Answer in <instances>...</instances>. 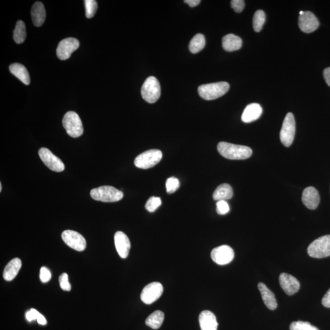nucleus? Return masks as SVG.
Here are the masks:
<instances>
[{
	"label": "nucleus",
	"mask_w": 330,
	"mask_h": 330,
	"mask_svg": "<svg viewBox=\"0 0 330 330\" xmlns=\"http://www.w3.org/2000/svg\"><path fill=\"white\" fill-rule=\"evenodd\" d=\"M303 14H304V12L302 11V10L300 12V15H302Z\"/></svg>",
	"instance_id": "nucleus-44"
},
{
	"label": "nucleus",
	"mask_w": 330,
	"mask_h": 330,
	"mask_svg": "<svg viewBox=\"0 0 330 330\" xmlns=\"http://www.w3.org/2000/svg\"><path fill=\"white\" fill-rule=\"evenodd\" d=\"M302 199L305 206L311 210L316 209L320 202V197L318 190L313 187H309L304 190Z\"/></svg>",
	"instance_id": "nucleus-17"
},
{
	"label": "nucleus",
	"mask_w": 330,
	"mask_h": 330,
	"mask_svg": "<svg viewBox=\"0 0 330 330\" xmlns=\"http://www.w3.org/2000/svg\"><path fill=\"white\" fill-rule=\"evenodd\" d=\"M26 37V27L24 22L18 21L14 31V39L17 44H22Z\"/></svg>",
	"instance_id": "nucleus-28"
},
{
	"label": "nucleus",
	"mask_w": 330,
	"mask_h": 330,
	"mask_svg": "<svg viewBox=\"0 0 330 330\" xmlns=\"http://www.w3.org/2000/svg\"><path fill=\"white\" fill-rule=\"evenodd\" d=\"M39 155L42 162H43L50 170L55 172H62L65 170V165L60 158L53 154L50 150L47 148H42L39 150Z\"/></svg>",
	"instance_id": "nucleus-10"
},
{
	"label": "nucleus",
	"mask_w": 330,
	"mask_h": 330,
	"mask_svg": "<svg viewBox=\"0 0 330 330\" xmlns=\"http://www.w3.org/2000/svg\"><path fill=\"white\" fill-rule=\"evenodd\" d=\"M231 7L235 11L240 13L243 11L245 7V1L243 0H232L231 2Z\"/></svg>",
	"instance_id": "nucleus-37"
},
{
	"label": "nucleus",
	"mask_w": 330,
	"mask_h": 330,
	"mask_svg": "<svg viewBox=\"0 0 330 330\" xmlns=\"http://www.w3.org/2000/svg\"><path fill=\"white\" fill-rule=\"evenodd\" d=\"M22 267V261L19 258L13 259L5 267L3 278L7 281L13 280L17 275L18 271Z\"/></svg>",
	"instance_id": "nucleus-22"
},
{
	"label": "nucleus",
	"mask_w": 330,
	"mask_h": 330,
	"mask_svg": "<svg viewBox=\"0 0 330 330\" xmlns=\"http://www.w3.org/2000/svg\"><path fill=\"white\" fill-rule=\"evenodd\" d=\"M322 303L325 307L330 308V289L327 291L322 300Z\"/></svg>",
	"instance_id": "nucleus-39"
},
{
	"label": "nucleus",
	"mask_w": 330,
	"mask_h": 330,
	"mask_svg": "<svg viewBox=\"0 0 330 330\" xmlns=\"http://www.w3.org/2000/svg\"><path fill=\"white\" fill-rule=\"evenodd\" d=\"M242 46V39L235 34H227L222 39L223 48L227 52L236 51L241 48Z\"/></svg>",
	"instance_id": "nucleus-23"
},
{
	"label": "nucleus",
	"mask_w": 330,
	"mask_h": 330,
	"mask_svg": "<svg viewBox=\"0 0 330 330\" xmlns=\"http://www.w3.org/2000/svg\"><path fill=\"white\" fill-rule=\"evenodd\" d=\"M265 22V14L262 10H258L253 17V28L256 32H260Z\"/></svg>",
	"instance_id": "nucleus-29"
},
{
	"label": "nucleus",
	"mask_w": 330,
	"mask_h": 330,
	"mask_svg": "<svg viewBox=\"0 0 330 330\" xmlns=\"http://www.w3.org/2000/svg\"><path fill=\"white\" fill-rule=\"evenodd\" d=\"M10 72L26 85L30 83V75L24 66L19 63H14L9 66Z\"/></svg>",
	"instance_id": "nucleus-24"
},
{
	"label": "nucleus",
	"mask_w": 330,
	"mask_h": 330,
	"mask_svg": "<svg viewBox=\"0 0 330 330\" xmlns=\"http://www.w3.org/2000/svg\"><path fill=\"white\" fill-rule=\"evenodd\" d=\"M184 2L189 4L190 7H194L199 4L200 1V0H185Z\"/></svg>",
	"instance_id": "nucleus-41"
},
{
	"label": "nucleus",
	"mask_w": 330,
	"mask_h": 330,
	"mask_svg": "<svg viewBox=\"0 0 330 330\" xmlns=\"http://www.w3.org/2000/svg\"><path fill=\"white\" fill-rule=\"evenodd\" d=\"M295 134V121L292 113H287L282 123L280 131V139L282 144L289 147L294 141Z\"/></svg>",
	"instance_id": "nucleus-8"
},
{
	"label": "nucleus",
	"mask_w": 330,
	"mask_h": 330,
	"mask_svg": "<svg viewBox=\"0 0 330 330\" xmlns=\"http://www.w3.org/2000/svg\"><path fill=\"white\" fill-rule=\"evenodd\" d=\"M60 286L65 291H70L71 285L68 281V278L67 273H64L61 274L59 278Z\"/></svg>",
	"instance_id": "nucleus-35"
},
{
	"label": "nucleus",
	"mask_w": 330,
	"mask_h": 330,
	"mask_svg": "<svg viewBox=\"0 0 330 330\" xmlns=\"http://www.w3.org/2000/svg\"><path fill=\"white\" fill-rule=\"evenodd\" d=\"M279 283L285 293L288 295H292L299 290L300 284L299 281L294 276L286 273H282L279 275Z\"/></svg>",
	"instance_id": "nucleus-15"
},
{
	"label": "nucleus",
	"mask_w": 330,
	"mask_h": 330,
	"mask_svg": "<svg viewBox=\"0 0 330 330\" xmlns=\"http://www.w3.org/2000/svg\"><path fill=\"white\" fill-rule=\"evenodd\" d=\"M229 84L225 81L202 84L198 87V93L206 100H215L224 96L229 89Z\"/></svg>",
	"instance_id": "nucleus-2"
},
{
	"label": "nucleus",
	"mask_w": 330,
	"mask_h": 330,
	"mask_svg": "<svg viewBox=\"0 0 330 330\" xmlns=\"http://www.w3.org/2000/svg\"><path fill=\"white\" fill-rule=\"evenodd\" d=\"M62 239L67 246L78 252H83L86 249V242L82 235L78 232L66 230L63 232Z\"/></svg>",
	"instance_id": "nucleus-11"
},
{
	"label": "nucleus",
	"mask_w": 330,
	"mask_h": 330,
	"mask_svg": "<svg viewBox=\"0 0 330 330\" xmlns=\"http://www.w3.org/2000/svg\"><path fill=\"white\" fill-rule=\"evenodd\" d=\"M263 113L261 105L256 103L248 105L243 112L242 120L245 123H250L258 120Z\"/></svg>",
	"instance_id": "nucleus-19"
},
{
	"label": "nucleus",
	"mask_w": 330,
	"mask_h": 330,
	"mask_svg": "<svg viewBox=\"0 0 330 330\" xmlns=\"http://www.w3.org/2000/svg\"><path fill=\"white\" fill-rule=\"evenodd\" d=\"M39 314L40 313H39L38 311L36 310L35 309H31V310L26 313L25 316L26 320L29 322L37 320Z\"/></svg>",
	"instance_id": "nucleus-38"
},
{
	"label": "nucleus",
	"mask_w": 330,
	"mask_h": 330,
	"mask_svg": "<svg viewBox=\"0 0 330 330\" xmlns=\"http://www.w3.org/2000/svg\"><path fill=\"white\" fill-rule=\"evenodd\" d=\"M180 187V182L178 179L171 177L168 178L166 182V192L169 194H173L177 191Z\"/></svg>",
	"instance_id": "nucleus-33"
},
{
	"label": "nucleus",
	"mask_w": 330,
	"mask_h": 330,
	"mask_svg": "<svg viewBox=\"0 0 330 330\" xmlns=\"http://www.w3.org/2000/svg\"><path fill=\"white\" fill-rule=\"evenodd\" d=\"M298 25L303 32L311 33L319 28V22L313 12L306 11L302 15H300L298 18Z\"/></svg>",
	"instance_id": "nucleus-14"
},
{
	"label": "nucleus",
	"mask_w": 330,
	"mask_h": 330,
	"mask_svg": "<svg viewBox=\"0 0 330 330\" xmlns=\"http://www.w3.org/2000/svg\"><path fill=\"white\" fill-rule=\"evenodd\" d=\"M216 212H217L219 215H226L229 212V211H230V208H229V205L228 203L226 202V200H218V201L216 202Z\"/></svg>",
	"instance_id": "nucleus-34"
},
{
	"label": "nucleus",
	"mask_w": 330,
	"mask_h": 330,
	"mask_svg": "<svg viewBox=\"0 0 330 330\" xmlns=\"http://www.w3.org/2000/svg\"><path fill=\"white\" fill-rule=\"evenodd\" d=\"M234 258V250L228 245L216 247L211 252V258L218 265H226L232 262Z\"/></svg>",
	"instance_id": "nucleus-12"
},
{
	"label": "nucleus",
	"mask_w": 330,
	"mask_h": 330,
	"mask_svg": "<svg viewBox=\"0 0 330 330\" xmlns=\"http://www.w3.org/2000/svg\"><path fill=\"white\" fill-rule=\"evenodd\" d=\"M308 253L314 258H324L330 256V235L319 237L311 243Z\"/></svg>",
	"instance_id": "nucleus-6"
},
{
	"label": "nucleus",
	"mask_w": 330,
	"mask_h": 330,
	"mask_svg": "<svg viewBox=\"0 0 330 330\" xmlns=\"http://www.w3.org/2000/svg\"><path fill=\"white\" fill-rule=\"evenodd\" d=\"M161 205H162V200H161L160 198L152 197L147 200L145 207L149 212H154Z\"/></svg>",
	"instance_id": "nucleus-32"
},
{
	"label": "nucleus",
	"mask_w": 330,
	"mask_h": 330,
	"mask_svg": "<svg viewBox=\"0 0 330 330\" xmlns=\"http://www.w3.org/2000/svg\"><path fill=\"white\" fill-rule=\"evenodd\" d=\"M115 244L118 255L123 259L128 257L131 244L130 240L123 232L118 231L115 234Z\"/></svg>",
	"instance_id": "nucleus-16"
},
{
	"label": "nucleus",
	"mask_w": 330,
	"mask_h": 330,
	"mask_svg": "<svg viewBox=\"0 0 330 330\" xmlns=\"http://www.w3.org/2000/svg\"><path fill=\"white\" fill-rule=\"evenodd\" d=\"M52 274L48 268L42 266L40 270V279L42 282L46 283L48 282L51 279Z\"/></svg>",
	"instance_id": "nucleus-36"
},
{
	"label": "nucleus",
	"mask_w": 330,
	"mask_h": 330,
	"mask_svg": "<svg viewBox=\"0 0 330 330\" xmlns=\"http://www.w3.org/2000/svg\"><path fill=\"white\" fill-rule=\"evenodd\" d=\"M163 292L162 284L158 282H153L147 284L142 289L141 294L142 302L145 304L150 305L156 302L162 296Z\"/></svg>",
	"instance_id": "nucleus-9"
},
{
	"label": "nucleus",
	"mask_w": 330,
	"mask_h": 330,
	"mask_svg": "<svg viewBox=\"0 0 330 330\" xmlns=\"http://www.w3.org/2000/svg\"><path fill=\"white\" fill-rule=\"evenodd\" d=\"M92 199L104 202H118L123 199L124 194L115 187L112 186H102L92 189L90 192Z\"/></svg>",
	"instance_id": "nucleus-3"
},
{
	"label": "nucleus",
	"mask_w": 330,
	"mask_h": 330,
	"mask_svg": "<svg viewBox=\"0 0 330 330\" xmlns=\"http://www.w3.org/2000/svg\"><path fill=\"white\" fill-rule=\"evenodd\" d=\"M141 92L142 99L145 101L149 104H154L160 97L161 88L159 81L154 76H149L142 84Z\"/></svg>",
	"instance_id": "nucleus-4"
},
{
	"label": "nucleus",
	"mask_w": 330,
	"mask_h": 330,
	"mask_svg": "<svg viewBox=\"0 0 330 330\" xmlns=\"http://www.w3.org/2000/svg\"><path fill=\"white\" fill-rule=\"evenodd\" d=\"M324 77L327 84L330 87V67H327L324 70Z\"/></svg>",
	"instance_id": "nucleus-40"
},
{
	"label": "nucleus",
	"mask_w": 330,
	"mask_h": 330,
	"mask_svg": "<svg viewBox=\"0 0 330 330\" xmlns=\"http://www.w3.org/2000/svg\"><path fill=\"white\" fill-rule=\"evenodd\" d=\"M84 4H85L86 17L88 18L93 17L97 9V1L94 0H85Z\"/></svg>",
	"instance_id": "nucleus-31"
},
{
	"label": "nucleus",
	"mask_w": 330,
	"mask_h": 330,
	"mask_svg": "<svg viewBox=\"0 0 330 330\" xmlns=\"http://www.w3.org/2000/svg\"><path fill=\"white\" fill-rule=\"evenodd\" d=\"M217 149L220 155L230 160L247 159L253 154L252 149L249 147L226 142H219Z\"/></svg>",
	"instance_id": "nucleus-1"
},
{
	"label": "nucleus",
	"mask_w": 330,
	"mask_h": 330,
	"mask_svg": "<svg viewBox=\"0 0 330 330\" xmlns=\"http://www.w3.org/2000/svg\"><path fill=\"white\" fill-rule=\"evenodd\" d=\"M63 125L68 135L73 138H77L82 135L83 124L77 113L74 112L66 113L63 118Z\"/></svg>",
	"instance_id": "nucleus-5"
},
{
	"label": "nucleus",
	"mask_w": 330,
	"mask_h": 330,
	"mask_svg": "<svg viewBox=\"0 0 330 330\" xmlns=\"http://www.w3.org/2000/svg\"><path fill=\"white\" fill-rule=\"evenodd\" d=\"M38 324L42 325V326H46L47 324V321L46 318H44L43 315H42L41 314H39L38 319H37Z\"/></svg>",
	"instance_id": "nucleus-42"
},
{
	"label": "nucleus",
	"mask_w": 330,
	"mask_h": 330,
	"mask_svg": "<svg viewBox=\"0 0 330 330\" xmlns=\"http://www.w3.org/2000/svg\"><path fill=\"white\" fill-rule=\"evenodd\" d=\"M233 197V190L228 184H223L219 186L213 192V198L215 200H228Z\"/></svg>",
	"instance_id": "nucleus-25"
},
{
	"label": "nucleus",
	"mask_w": 330,
	"mask_h": 330,
	"mask_svg": "<svg viewBox=\"0 0 330 330\" xmlns=\"http://www.w3.org/2000/svg\"><path fill=\"white\" fill-rule=\"evenodd\" d=\"M290 330H319V329L312 326L310 322L297 321L293 322L290 324Z\"/></svg>",
	"instance_id": "nucleus-30"
},
{
	"label": "nucleus",
	"mask_w": 330,
	"mask_h": 330,
	"mask_svg": "<svg viewBox=\"0 0 330 330\" xmlns=\"http://www.w3.org/2000/svg\"><path fill=\"white\" fill-rule=\"evenodd\" d=\"M165 314L161 311H154L146 320L147 326L154 330L160 328L164 321Z\"/></svg>",
	"instance_id": "nucleus-26"
},
{
	"label": "nucleus",
	"mask_w": 330,
	"mask_h": 330,
	"mask_svg": "<svg viewBox=\"0 0 330 330\" xmlns=\"http://www.w3.org/2000/svg\"><path fill=\"white\" fill-rule=\"evenodd\" d=\"M2 191V184L0 183V192Z\"/></svg>",
	"instance_id": "nucleus-43"
},
{
	"label": "nucleus",
	"mask_w": 330,
	"mask_h": 330,
	"mask_svg": "<svg viewBox=\"0 0 330 330\" xmlns=\"http://www.w3.org/2000/svg\"><path fill=\"white\" fill-rule=\"evenodd\" d=\"M258 289L261 292L264 304L269 310H275L278 305H277V301L273 293L263 282L258 284Z\"/></svg>",
	"instance_id": "nucleus-20"
},
{
	"label": "nucleus",
	"mask_w": 330,
	"mask_h": 330,
	"mask_svg": "<svg viewBox=\"0 0 330 330\" xmlns=\"http://www.w3.org/2000/svg\"><path fill=\"white\" fill-rule=\"evenodd\" d=\"M201 330H217L218 322L215 314L209 311H203L199 316Z\"/></svg>",
	"instance_id": "nucleus-18"
},
{
	"label": "nucleus",
	"mask_w": 330,
	"mask_h": 330,
	"mask_svg": "<svg viewBox=\"0 0 330 330\" xmlns=\"http://www.w3.org/2000/svg\"><path fill=\"white\" fill-rule=\"evenodd\" d=\"M80 42L75 38H68L60 42L57 49V55L61 60H66L71 57L73 52L78 49Z\"/></svg>",
	"instance_id": "nucleus-13"
},
{
	"label": "nucleus",
	"mask_w": 330,
	"mask_h": 330,
	"mask_svg": "<svg viewBox=\"0 0 330 330\" xmlns=\"http://www.w3.org/2000/svg\"><path fill=\"white\" fill-rule=\"evenodd\" d=\"M31 17L34 25L39 27L46 20V12L44 4L41 2H36L31 9Z\"/></svg>",
	"instance_id": "nucleus-21"
},
{
	"label": "nucleus",
	"mask_w": 330,
	"mask_h": 330,
	"mask_svg": "<svg viewBox=\"0 0 330 330\" xmlns=\"http://www.w3.org/2000/svg\"><path fill=\"white\" fill-rule=\"evenodd\" d=\"M205 45V37L203 34L198 33L192 38L189 44L190 51L196 54L204 48Z\"/></svg>",
	"instance_id": "nucleus-27"
},
{
	"label": "nucleus",
	"mask_w": 330,
	"mask_h": 330,
	"mask_svg": "<svg viewBox=\"0 0 330 330\" xmlns=\"http://www.w3.org/2000/svg\"><path fill=\"white\" fill-rule=\"evenodd\" d=\"M162 152L160 150L151 149L139 154L134 159V165L137 168L147 170L154 167L162 160Z\"/></svg>",
	"instance_id": "nucleus-7"
}]
</instances>
